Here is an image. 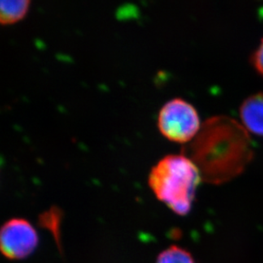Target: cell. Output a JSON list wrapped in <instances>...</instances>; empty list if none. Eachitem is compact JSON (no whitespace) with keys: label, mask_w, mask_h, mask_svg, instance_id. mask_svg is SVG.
<instances>
[{"label":"cell","mask_w":263,"mask_h":263,"mask_svg":"<svg viewBox=\"0 0 263 263\" xmlns=\"http://www.w3.org/2000/svg\"><path fill=\"white\" fill-rule=\"evenodd\" d=\"M157 263H195V261L189 251L172 246L159 254Z\"/></svg>","instance_id":"cell-7"},{"label":"cell","mask_w":263,"mask_h":263,"mask_svg":"<svg viewBox=\"0 0 263 263\" xmlns=\"http://www.w3.org/2000/svg\"><path fill=\"white\" fill-rule=\"evenodd\" d=\"M251 62H252L254 68L257 71L258 73L263 76V37L258 48L256 49V51L252 55Z\"/></svg>","instance_id":"cell-9"},{"label":"cell","mask_w":263,"mask_h":263,"mask_svg":"<svg viewBox=\"0 0 263 263\" xmlns=\"http://www.w3.org/2000/svg\"><path fill=\"white\" fill-rule=\"evenodd\" d=\"M202 181L199 168L182 153L162 158L152 168L148 177L155 196L180 216L191 211Z\"/></svg>","instance_id":"cell-2"},{"label":"cell","mask_w":263,"mask_h":263,"mask_svg":"<svg viewBox=\"0 0 263 263\" xmlns=\"http://www.w3.org/2000/svg\"><path fill=\"white\" fill-rule=\"evenodd\" d=\"M239 115L248 132L263 136V92L247 97L241 104Z\"/></svg>","instance_id":"cell-5"},{"label":"cell","mask_w":263,"mask_h":263,"mask_svg":"<svg viewBox=\"0 0 263 263\" xmlns=\"http://www.w3.org/2000/svg\"><path fill=\"white\" fill-rule=\"evenodd\" d=\"M182 154L199 168L207 183H226L242 173L254 157L248 130L227 115L209 118Z\"/></svg>","instance_id":"cell-1"},{"label":"cell","mask_w":263,"mask_h":263,"mask_svg":"<svg viewBox=\"0 0 263 263\" xmlns=\"http://www.w3.org/2000/svg\"><path fill=\"white\" fill-rule=\"evenodd\" d=\"M29 0H3L0 3V22L9 25L22 20L28 13Z\"/></svg>","instance_id":"cell-6"},{"label":"cell","mask_w":263,"mask_h":263,"mask_svg":"<svg viewBox=\"0 0 263 263\" xmlns=\"http://www.w3.org/2000/svg\"><path fill=\"white\" fill-rule=\"evenodd\" d=\"M62 222V211L58 207H52L40 216V226L48 229L55 237L59 245L60 225Z\"/></svg>","instance_id":"cell-8"},{"label":"cell","mask_w":263,"mask_h":263,"mask_svg":"<svg viewBox=\"0 0 263 263\" xmlns=\"http://www.w3.org/2000/svg\"><path fill=\"white\" fill-rule=\"evenodd\" d=\"M37 241L35 229L24 219H11L1 229L0 248L10 260L26 258L37 247Z\"/></svg>","instance_id":"cell-4"},{"label":"cell","mask_w":263,"mask_h":263,"mask_svg":"<svg viewBox=\"0 0 263 263\" xmlns=\"http://www.w3.org/2000/svg\"><path fill=\"white\" fill-rule=\"evenodd\" d=\"M199 114L189 102L175 98L161 107L158 116V128L165 138L177 143L187 144L201 128Z\"/></svg>","instance_id":"cell-3"}]
</instances>
